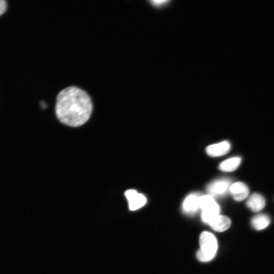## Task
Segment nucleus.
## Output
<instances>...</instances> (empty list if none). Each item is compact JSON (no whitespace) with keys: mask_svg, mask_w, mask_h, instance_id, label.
Instances as JSON below:
<instances>
[{"mask_svg":"<svg viewBox=\"0 0 274 274\" xmlns=\"http://www.w3.org/2000/svg\"><path fill=\"white\" fill-rule=\"evenodd\" d=\"M92 110L90 95L77 86H68L60 90L56 96V116L66 125L78 127L83 125L90 118Z\"/></svg>","mask_w":274,"mask_h":274,"instance_id":"nucleus-1","label":"nucleus"},{"mask_svg":"<svg viewBox=\"0 0 274 274\" xmlns=\"http://www.w3.org/2000/svg\"><path fill=\"white\" fill-rule=\"evenodd\" d=\"M200 250L197 253V258L201 261L207 262L216 255L218 249L217 241L211 233L204 231L199 237Z\"/></svg>","mask_w":274,"mask_h":274,"instance_id":"nucleus-2","label":"nucleus"},{"mask_svg":"<svg viewBox=\"0 0 274 274\" xmlns=\"http://www.w3.org/2000/svg\"><path fill=\"white\" fill-rule=\"evenodd\" d=\"M200 209L202 210L203 221L209 224L219 215V206L214 197L209 194L201 196Z\"/></svg>","mask_w":274,"mask_h":274,"instance_id":"nucleus-3","label":"nucleus"},{"mask_svg":"<svg viewBox=\"0 0 274 274\" xmlns=\"http://www.w3.org/2000/svg\"><path fill=\"white\" fill-rule=\"evenodd\" d=\"M231 184L229 180L221 179L216 180L208 185L207 188L209 195L219 197L225 195L228 191Z\"/></svg>","mask_w":274,"mask_h":274,"instance_id":"nucleus-4","label":"nucleus"},{"mask_svg":"<svg viewBox=\"0 0 274 274\" xmlns=\"http://www.w3.org/2000/svg\"><path fill=\"white\" fill-rule=\"evenodd\" d=\"M124 194L128 200L129 208L131 211L138 210L146 203V197L143 194L139 193L135 190H127L125 192Z\"/></svg>","mask_w":274,"mask_h":274,"instance_id":"nucleus-5","label":"nucleus"},{"mask_svg":"<svg viewBox=\"0 0 274 274\" xmlns=\"http://www.w3.org/2000/svg\"><path fill=\"white\" fill-rule=\"evenodd\" d=\"M229 192L233 198L237 201L246 199L249 193L247 186L241 182H237L231 184Z\"/></svg>","mask_w":274,"mask_h":274,"instance_id":"nucleus-6","label":"nucleus"},{"mask_svg":"<svg viewBox=\"0 0 274 274\" xmlns=\"http://www.w3.org/2000/svg\"><path fill=\"white\" fill-rule=\"evenodd\" d=\"M230 149V143L224 141L208 146L206 148V152L211 157H219L227 153Z\"/></svg>","mask_w":274,"mask_h":274,"instance_id":"nucleus-7","label":"nucleus"},{"mask_svg":"<svg viewBox=\"0 0 274 274\" xmlns=\"http://www.w3.org/2000/svg\"><path fill=\"white\" fill-rule=\"evenodd\" d=\"M201 195L193 193L188 195L183 203V209L186 213L192 214L200 208Z\"/></svg>","mask_w":274,"mask_h":274,"instance_id":"nucleus-8","label":"nucleus"},{"mask_svg":"<svg viewBox=\"0 0 274 274\" xmlns=\"http://www.w3.org/2000/svg\"><path fill=\"white\" fill-rule=\"evenodd\" d=\"M246 204L252 211L259 212L265 207V200L261 194L254 193L248 198Z\"/></svg>","mask_w":274,"mask_h":274,"instance_id":"nucleus-9","label":"nucleus"},{"mask_svg":"<svg viewBox=\"0 0 274 274\" xmlns=\"http://www.w3.org/2000/svg\"><path fill=\"white\" fill-rule=\"evenodd\" d=\"M230 224L231 221L228 217L220 215L209 224L213 230L218 232L226 230Z\"/></svg>","mask_w":274,"mask_h":274,"instance_id":"nucleus-10","label":"nucleus"},{"mask_svg":"<svg viewBox=\"0 0 274 274\" xmlns=\"http://www.w3.org/2000/svg\"><path fill=\"white\" fill-rule=\"evenodd\" d=\"M241 162V158L233 157L225 160L219 165V169L223 172H230L235 170Z\"/></svg>","mask_w":274,"mask_h":274,"instance_id":"nucleus-11","label":"nucleus"},{"mask_svg":"<svg viewBox=\"0 0 274 274\" xmlns=\"http://www.w3.org/2000/svg\"><path fill=\"white\" fill-rule=\"evenodd\" d=\"M251 224L252 226L256 230H262L269 225L270 224V218L266 214H258L252 218Z\"/></svg>","mask_w":274,"mask_h":274,"instance_id":"nucleus-12","label":"nucleus"},{"mask_svg":"<svg viewBox=\"0 0 274 274\" xmlns=\"http://www.w3.org/2000/svg\"><path fill=\"white\" fill-rule=\"evenodd\" d=\"M7 8V2L4 0H0V16L6 12Z\"/></svg>","mask_w":274,"mask_h":274,"instance_id":"nucleus-13","label":"nucleus"}]
</instances>
